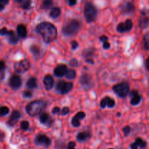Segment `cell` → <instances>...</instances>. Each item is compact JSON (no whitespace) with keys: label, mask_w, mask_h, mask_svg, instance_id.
<instances>
[{"label":"cell","mask_w":149,"mask_h":149,"mask_svg":"<svg viewBox=\"0 0 149 149\" xmlns=\"http://www.w3.org/2000/svg\"><path fill=\"white\" fill-rule=\"evenodd\" d=\"M36 32L42 36L46 43H50L57 37V29L53 24L49 22H42L37 25Z\"/></svg>","instance_id":"cell-1"},{"label":"cell","mask_w":149,"mask_h":149,"mask_svg":"<svg viewBox=\"0 0 149 149\" xmlns=\"http://www.w3.org/2000/svg\"><path fill=\"white\" fill-rule=\"evenodd\" d=\"M46 106L47 103L44 100H35L26 107V110L30 116H35L41 113Z\"/></svg>","instance_id":"cell-2"},{"label":"cell","mask_w":149,"mask_h":149,"mask_svg":"<svg viewBox=\"0 0 149 149\" xmlns=\"http://www.w3.org/2000/svg\"><path fill=\"white\" fill-rule=\"evenodd\" d=\"M80 23L77 20H71L67 22L63 26L62 29L63 33L67 36H71V35L76 34L79 30Z\"/></svg>","instance_id":"cell-3"},{"label":"cell","mask_w":149,"mask_h":149,"mask_svg":"<svg viewBox=\"0 0 149 149\" xmlns=\"http://www.w3.org/2000/svg\"><path fill=\"white\" fill-rule=\"evenodd\" d=\"M97 11L96 7L91 3H87L84 6V17L88 23L93 22L97 17Z\"/></svg>","instance_id":"cell-4"},{"label":"cell","mask_w":149,"mask_h":149,"mask_svg":"<svg viewBox=\"0 0 149 149\" xmlns=\"http://www.w3.org/2000/svg\"><path fill=\"white\" fill-rule=\"evenodd\" d=\"M113 90L120 97H125L130 91V86L127 82H122L113 86Z\"/></svg>","instance_id":"cell-5"},{"label":"cell","mask_w":149,"mask_h":149,"mask_svg":"<svg viewBox=\"0 0 149 149\" xmlns=\"http://www.w3.org/2000/svg\"><path fill=\"white\" fill-rule=\"evenodd\" d=\"M73 83L71 82H66L65 80H59L56 85V90L59 93L64 94L69 92L72 89Z\"/></svg>","instance_id":"cell-6"},{"label":"cell","mask_w":149,"mask_h":149,"mask_svg":"<svg viewBox=\"0 0 149 149\" xmlns=\"http://www.w3.org/2000/svg\"><path fill=\"white\" fill-rule=\"evenodd\" d=\"M14 67L17 72H24L27 71L30 67V62L27 59L20 60L15 64Z\"/></svg>","instance_id":"cell-7"},{"label":"cell","mask_w":149,"mask_h":149,"mask_svg":"<svg viewBox=\"0 0 149 149\" xmlns=\"http://www.w3.org/2000/svg\"><path fill=\"white\" fill-rule=\"evenodd\" d=\"M35 143L39 145L44 146V147H48L51 144L50 138L45 134H38L35 138Z\"/></svg>","instance_id":"cell-8"},{"label":"cell","mask_w":149,"mask_h":149,"mask_svg":"<svg viewBox=\"0 0 149 149\" xmlns=\"http://www.w3.org/2000/svg\"><path fill=\"white\" fill-rule=\"evenodd\" d=\"M133 26L132 21L130 19L127 20L126 21L123 22V23H120L117 26V31L120 33H123V32H128V31L131 30Z\"/></svg>","instance_id":"cell-9"},{"label":"cell","mask_w":149,"mask_h":149,"mask_svg":"<svg viewBox=\"0 0 149 149\" xmlns=\"http://www.w3.org/2000/svg\"><path fill=\"white\" fill-rule=\"evenodd\" d=\"M9 83H10V86L12 89H17L21 86V78L20 77V76L17 75V74H13V75L10 77Z\"/></svg>","instance_id":"cell-10"},{"label":"cell","mask_w":149,"mask_h":149,"mask_svg":"<svg viewBox=\"0 0 149 149\" xmlns=\"http://www.w3.org/2000/svg\"><path fill=\"white\" fill-rule=\"evenodd\" d=\"M100 105L101 108H105L106 106L109 108H113L115 106V101L109 96H106L100 101Z\"/></svg>","instance_id":"cell-11"},{"label":"cell","mask_w":149,"mask_h":149,"mask_svg":"<svg viewBox=\"0 0 149 149\" xmlns=\"http://www.w3.org/2000/svg\"><path fill=\"white\" fill-rule=\"evenodd\" d=\"M67 71V67L65 64H59L54 70V74L57 77H63Z\"/></svg>","instance_id":"cell-12"},{"label":"cell","mask_w":149,"mask_h":149,"mask_svg":"<svg viewBox=\"0 0 149 149\" xmlns=\"http://www.w3.org/2000/svg\"><path fill=\"white\" fill-rule=\"evenodd\" d=\"M130 96L131 100H130V103L131 105H136L140 103L141 99V95L139 94L138 91H137L133 90L130 92Z\"/></svg>","instance_id":"cell-13"},{"label":"cell","mask_w":149,"mask_h":149,"mask_svg":"<svg viewBox=\"0 0 149 149\" xmlns=\"http://www.w3.org/2000/svg\"><path fill=\"white\" fill-rule=\"evenodd\" d=\"M86 116L85 113L84 112H79L75 115V116L72 118L71 124L74 127H78L80 126V120L83 119Z\"/></svg>","instance_id":"cell-14"},{"label":"cell","mask_w":149,"mask_h":149,"mask_svg":"<svg viewBox=\"0 0 149 149\" xmlns=\"http://www.w3.org/2000/svg\"><path fill=\"white\" fill-rule=\"evenodd\" d=\"M80 82H81V85H82L83 86H84V87H91V76L88 74H84L83 75L81 76V77H80Z\"/></svg>","instance_id":"cell-15"},{"label":"cell","mask_w":149,"mask_h":149,"mask_svg":"<svg viewBox=\"0 0 149 149\" xmlns=\"http://www.w3.org/2000/svg\"><path fill=\"white\" fill-rule=\"evenodd\" d=\"M43 83L46 90H50L54 85V80L52 76L49 75V74L45 76L44 77Z\"/></svg>","instance_id":"cell-16"},{"label":"cell","mask_w":149,"mask_h":149,"mask_svg":"<svg viewBox=\"0 0 149 149\" xmlns=\"http://www.w3.org/2000/svg\"><path fill=\"white\" fill-rule=\"evenodd\" d=\"M20 112L17 110H14L13 112H12L11 115H10V118L9 119L8 124L10 125L13 126L17 122V120L20 118Z\"/></svg>","instance_id":"cell-17"},{"label":"cell","mask_w":149,"mask_h":149,"mask_svg":"<svg viewBox=\"0 0 149 149\" xmlns=\"http://www.w3.org/2000/svg\"><path fill=\"white\" fill-rule=\"evenodd\" d=\"M6 35L8 37V40L10 44L15 45V44L17 43V42H18V37H17V36L15 34V32L13 31H7V33Z\"/></svg>","instance_id":"cell-18"},{"label":"cell","mask_w":149,"mask_h":149,"mask_svg":"<svg viewBox=\"0 0 149 149\" xmlns=\"http://www.w3.org/2000/svg\"><path fill=\"white\" fill-rule=\"evenodd\" d=\"M39 121H40V122L42 123V124H47V125L48 126V127H49V126L51 125V123L52 122V118L49 117V115H48L47 113H46V112H44V113H42V115H40V117H39Z\"/></svg>","instance_id":"cell-19"},{"label":"cell","mask_w":149,"mask_h":149,"mask_svg":"<svg viewBox=\"0 0 149 149\" xmlns=\"http://www.w3.org/2000/svg\"><path fill=\"white\" fill-rule=\"evenodd\" d=\"M17 32L19 36L22 38H25L27 35V29L23 24H19L17 26Z\"/></svg>","instance_id":"cell-20"},{"label":"cell","mask_w":149,"mask_h":149,"mask_svg":"<svg viewBox=\"0 0 149 149\" xmlns=\"http://www.w3.org/2000/svg\"><path fill=\"white\" fill-rule=\"evenodd\" d=\"M134 10V5L132 2H125L122 6V11L124 13H130Z\"/></svg>","instance_id":"cell-21"},{"label":"cell","mask_w":149,"mask_h":149,"mask_svg":"<svg viewBox=\"0 0 149 149\" xmlns=\"http://www.w3.org/2000/svg\"><path fill=\"white\" fill-rule=\"evenodd\" d=\"M37 86V81H36V78L34 77H30L29 80L26 83V87L29 89H35Z\"/></svg>","instance_id":"cell-22"},{"label":"cell","mask_w":149,"mask_h":149,"mask_svg":"<svg viewBox=\"0 0 149 149\" xmlns=\"http://www.w3.org/2000/svg\"><path fill=\"white\" fill-rule=\"evenodd\" d=\"M90 137V134L87 132H84V131H82V132H79L77 136V139L80 142H83L87 140L89 137Z\"/></svg>","instance_id":"cell-23"},{"label":"cell","mask_w":149,"mask_h":149,"mask_svg":"<svg viewBox=\"0 0 149 149\" xmlns=\"http://www.w3.org/2000/svg\"><path fill=\"white\" fill-rule=\"evenodd\" d=\"M30 51L32 53V54H33L35 57H38L40 56L41 50L40 48H39V47H38L37 45H32L30 47Z\"/></svg>","instance_id":"cell-24"},{"label":"cell","mask_w":149,"mask_h":149,"mask_svg":"<svg viewBox=\"0 0 149 149\" xmlns=\"http://www.w3.org/2000/svg\"><path fill=\"white\" fill-rule=\"evenodd\" d=\"M60 15H61V10H60L59 7H53L51 10L50 13H49V16L52 18H56Z\"/></svg>","instance_id":"cell-25"},{"label":"cell","mask_w":149,"mask_h":149,"mask_svg":"<svg viewBox=\"0 0 149 149\" xmlns=\"http://www.w3.org/2000/svg\"><path fill=\"white\" fill-rule=\"evenodd\" d=\"M135 144L138 145V148H144L146 147L147 145V143L145 140H143L142 138L141 137H138V138L135 139Z\"/></svg>","instance_id":"cell-26"},{"label":"cell","mask_w":149,"mask_h":149,"mask_svg":"<svg viewBox=\"0 0 149 149\" xmlns=\"http://www.w3.org/2000/svg\"><path fill=\"white\" fill-rule=\"evenodd\" d=\"M52 5V0H44L42 2V5H41V8L43 10H48L50 8Z\"/></svg>","instance_id":"cell-27"},{"label":"cell","mask_w":149,"mask_h":149,"mask_svg":"<svg viewBox=\"0 0 149 149\" xmlns=\"http://www.w3.org/2000/svg\"><path fill=\"white\" fill-rule=\"evenodd\" d=\"M65 77H67L69 80H71V79L75 78L76 77V72L75 70H73V69H70V70H67L65 74Z\"/></svg>","instance_id":"cell-28"},{"label":"cell","mask_w":149,"mask_h":149,"mask_svg":"<svg viewBox=\"0 0 149 149\" xmlns=\"http://www.w3.org/2000/svg\"><path fill=\"white\" fill-rule=\"evenodd\" d=\"M100 39L102 41V42H103V47L104 49H109V48H110V43L109 42L107 37L105 36V35H103V36L100 37Z\"/></svg>","instance_id":"cell-29"},{"label":"cell","mask_w":149,"mask_h":149,"mask_svg":"<svg viewBox=\"0 0 149 149\" xmlns=\"http://www.w3.org/2000/svg\"><path fill=\"white\" fill-rule=\"evenodd\" d=\"M148 18L146 17V16L142 17V18L141 19V20H140V23H139L140 27L142 28V29H144V28L147 27V26H148Z\"/></svg>","instance_id":"cell-30"},{"label":"cell","mask_w":149,"mask_h":149,"mask_svg":"<svg viewBox=\"0 0 149 149\" xmlns=\"http://www.w3.org/2000/svg\"><path fill=\"white\" fill-rule=\"evenodd\" d=\"M6 65L4 61H0V80L4 77V70H5Z\"/></svg>","instance_id":"cell-31"},{"label":"cell","mask_w":149,"mask_h":149,"mask_svg":"<svg viewBox=\"0 0 149 149\" xmlns=\"http://www.w3.org/2000/svg\"><path fill=\"white\" fill-rule=\"evenodd\" d=\"M20 3H21L22 8L27 10L30 7L31 4V0H22Z\"/></svg>","instance_id":"cell-32"},{"label":"cell","mask_w":149,"mask_h":149,"mask_svg":"<svg viewBox=\"0 0 149 149\" xmlns=\"http://www.w3.org/2000/svg\"><path fill=\"white\" fill-rule=\"evenodd\" d=\"M9 112V108L6 106H1L0 107V116H3Z\"/></svg>","instance_id":"cell-33"},{"label":"cell","mask_w":149,"mask_h":149,"mask_svg":"<svg viewBox=\"0 0 149 149\" xmlns=\"http://www.w3.org/2000/svg\"><path fill=\"white\" fill-rule=\"evenodd\" d=\"M143 42H144V47H145L146 50L149 49V37H148V33L146 34V35L143 37Z\"/></svg>","instance_id":"cell-34"},{"label":"cell","mask_w":149,"mask_h":149,"mask_svg":"<svg viewBox=\"0 0 149 149\" xmlns=\"http://www.w3.org/2000/svg\"><path fill=\"white\" fill-rule=\"evenodd\" d=\"M29 123L27 121H23L20 123V128L23 131H26L29 129Z\"/></svg>","instance_id":"cell-35"},{"label":"cell","mask_w":149,"mask_h":149,"mask_svg":"<svg viewBox=\"0 0 149 149\" xmlns=\"http://www.w3.org/2000/svg\"><path fill=\"white\" fill-rule=\"evenodd\" d=\"M8 3L9 0H0V11L4 10L5 6L7 5Z\"/></svg>","instance_id":"cell-36"},{"label":"cell","mask_w":149,"mask_h":149,"mask_svg":"<svg viewBox=\"0 0 149 149\" xmlns=\"http://www.w3.org/2000/svg\"><path fill=\"white\" fill-rule=\"evenodd\" d=\"M123 132L124 134H125V136H127L128 134L130 133V131H131V128L130 127V126H125V127L123 128Z\"/></svg>","instance_id":"cell-37"},{"label":"cell","mask_w":149,"mask_h":149,"mask_svg":"<svg viewBox=\"0 0 149 149\" xmlns=\"http://www.w3.org/2000/svg\"><path fill=\"white\" fill-rule=\"evenodd\" d=\"M23 96L25 98H31L32 96V93L30 91H24L23 93Z\"/></svg>","instance_id":"cell-38"},{"label":"cell","mask_w":149,"mask_h":149,"mask_svg":"<svg viewBox=\"0 0 149 149\" xmlns=\"http://www.w3.org/2000/svg\"><path fill=\"white\" fill-rule=\"evenodd\" d=\"M69 64L71 67H77L78 66V61H77V60L76 58H73V59H71L70 61Z\"/></svg>","instance_id":"cell-39"},{"label":"cell","mask_w":149,"mask_h":149,"mask_svg":"<svg viewBox=\"0 0 149 149\" xmlns=\"http://www.w3.org/2000/svg\"><path fill=\"white\" fill-rule=\"evenodd\" d=\"M68 112H69V108H68V107H65V108H63L62 109L61 114V115H66V114H68Z\"/></svg>","instance_id":"cell-40"},{"label":"cell","mask_w":149,"mask_h":149,"mask_svg":"<svg viewBox=\"0 0 149 149\" xmlns=\"http://www.w3.org/2000/svg\"><path fill=\"white\" fill-rule=\"evenodd\" d=\"M78 46H79V44H78V42H77V41L74 40V41H72V42H71V47H72L73 50L77 49V48H78Z\"/></svg>","instance_id":"cell-41"},{"label":"cell","mask_w":149,"mask_h":149,"mask_svg":"<svg viewBox=\"0 0 149 149\" xmlns=\"http://www.w3.org/2000/svg\"><path fill=\"white\" fill-rule=\"evenodd\" d=\"M75 146H76V143H74V142L71 141L68 143V149H75Z\"/></svg>","instance_id":"cell-42"},{"label":"cell","mask_w":149,"mask_h":149,"mask_svg":"<svg viewBox=\"0 0 149 149\" xmlns=\"http://www.w3.org/2000/svg\"><path fill=\"white\" fill-rule=\"evenodd\" d=\"M7 31L8 30L7 29V28H2V29H0V35H6L7 33Z\"/></svg>","instance_id":"cell-43"},{"label":"cell","mask_w":149,"mask_h":149,"mask_svg":"<svg viewBox=\"0 0 149 149\" xmlns=\"http://www.w3.org/2000/svg\"><path fill=\"white\" fill-rule=\"evenodd\" d=\"M60 110H60V108H58V107H55V108H54L53 109H52V113H53V114L58 113V112H60Z\"/></svg>","instance_id":"cell-44"},{"label":"cell","mask_w":149,"mask_h":149,"mask_svg":"<svg viewBox=\"0 0 149 149\" xmlns=\"http://www.w3.org/2000/svg\"><path fill=\"white\" fill-rule=\"evenodd\" d=\"M77 0H68V4H69L70 6H73L74 4H76Z\"/></svg>","instance_id":"cell-45"},{"label":"cell","mask_w":149,"mask_h":149,"mask_svg":"<svg viewBox=\"0 0 149 149\" xmlns=\"http://www.w3.org/2000/svg\"><path fill=\"white\" fill-rule=\"evenodd\" d=\"M130 148L131 149H138V147L135 143H132V144H131Z\"/></svg>","instance_id":"cell-46"},{"label":"cell","mask_w":149,"mask_h":149,"mask_svg":"<svg viewBox=\"0 0 149 149\" xmlns=\"http://www.w3.org/2000/svg\"><path fill=\"white\" fill-rule=\"evenodd\" d=\"M4 138V133L2 131H0V140H2Z\"/></svg>","instance_id":"cell-47"},{"label":"cell","mask_w":149,"mask_h":149,"mask_svg":"<svg viewBox=\"0 0 149 149\" xmlns=\"http://www.w3.org/2000/svg\"><path fill=\"white\" fill-rule=\"evenodd\" d=\"M148 58H147V60H146V69L147 70H148L149 69V67H148Z\"/></svg>","instance_id":"cell-48"},{"label":"cell","mask_w":149,"mask_h":149,"mask_svg":"<svg viewBox=\"0 0 149 149\" xmlns=\"http://www.w3.org/2000/svg\"><path fill=\"white\" fill-rule=\"evenodd\" d=\"M22 0H14V1H15V2H17V3H20L21 2Z\"/></svg>","instance_id":"cell-49"},{"label":"cell","mask_w":149,"mask_h":149,"mask_svg":"<svg viewBox=\"0 0 149 149\" xmlns=\"http://www.w3.org/2000/svg\"><path fill=\"white\" fill-rule=\"evenodd\" d=\"M109 149H113V148H109Z\"/></svg>","instance_id":"cell-50"}]
</instances>
